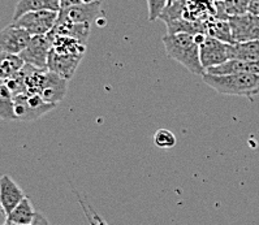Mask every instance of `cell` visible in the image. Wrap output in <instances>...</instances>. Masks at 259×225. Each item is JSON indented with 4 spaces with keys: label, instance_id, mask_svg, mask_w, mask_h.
I'll list each match as a JSON object with an SVG mask.
<instances>
[{
    "label": "cell",
    "instance_id": "obj_1",
    "mask_svg": "<svg viewBox=\"0 0 259 225\" xmlns=\"http://www.w3.org/2000/svg\"><path fill=\"white\" fill-rule=\"evenodd\" d=\"M163 44L168 58L180 63L190 73L195 76L206 73L199 60V43L195 35L188 33L167 34L163 37Z\"/></svg>",
    "mask_w": 259,
    "mask_h": 225
},
{
    "label": "cell",
    "instance_id": "obj_2",
    "mask_svg": "<svg viewBox=\"0 0 259 225\" xmlns=\"http://www.w3.org/2000/svg\"><path fill=\"white\" fill-rule=\"evenodd\" d=\"M203 82L222 95L251 98L259 94V76L250 73L208 74L202 76Z\"/></svg>",
    "mask_w": 259,
    "mask_h": 225
},
{
    "label": "cell",
    "instance_id": "obj_3",
    "mask_svg": "<svg viewBox=\"0 0 259 225\" xmlns=\"http://www.w3.org/2000/svg\"><path fill=\"white\" fill-rule=\"evenodd\" d=\"M16 121H33L51 112L58 104L47 103L39 94L22 93L13 98Z\"/></svg>",
    "mask_w": 259,
    "mask_h": 225
},
{
    "label": "cell",
    "instance_id": "obj_4",
    "mask_svg": "<svg viewBox=\"0 0 259 225\" xmlns=\"http://www.w3.org/2000/svg\"><path fill=\"white\" fill-rule=\"evenodd\" d=\"M58 13L54 11H35L22 15L20 19L12 21L13 25L25 29L31 37L35 35H47L55 26Z\"/></svg>",
    "mask_w": 259,
    "mask_h": 225
},
{
    "label": "cell",
    "instance_id": "obj_5",
    "mask_svg": "<svg viewBox=\"0 0 259 225\" xmlns=\"http://www.w3.org/2000/svg\"><path fill=\"white\" fill-rule=\"evenodd\" d=\"M233 42L242 43L259 40V17L246 12L228 19Z\"/></svg>",
    "mask_w": 259,
    "mask_h": 225
},
{
    "label": "cell",
    "instance_id": "obj_6",
    "mask_svg": "<svg viewBox=\"0 0 259 225\" xmlns=\"http://www.w3.org/2000/svg\"><path fill=\"white\" fill-rule=\"evenodd\" d=\"M52 47V38L47 35H35L31 37L26 49L20 54V58L25 64H30L35 68L47 69V59Z\"/></svg>",
    "mask_w": 259,
    "mask_h": 225
},
{
    "label": "cell",
    "instance_id": "obj_7",
    "mask_svg": "<svg viewBox=\"0 0 259 225\" xmlns=\"http://www.w3.org/2000/svg\"><path fill=\"white\" fill-rule=\"evenodd\" d=\"M228 44L212 37H206L199 44V60L204 70L226 63L229 60Z\"/></svg>",
    "mask_w": 259,
    "mask_h": 225
},
{
    "label": "cell",
    "instance_id": "obj_8",
    "mask_svg": "<svg viewBox=\"0 0 259 225\" xmlns=\"http://www.w3.org/2000/svg\"><path fill=\"white\" fill-rule=\"evenodd\" d=\"M82 58V54H70V52L55 51L51 49L47 59V69L69 81L76 73Z\"/></svg>",
    "mask_w": 259,
    "mask_h": 225
},
{
    "label": "cell",
    "instance_id": "obj_9",
    "mask_svg": "<svg viewBox=\"0 0 259 225\" xmlns=\"http://www.w3.org/2000/svg\"><path fill=\"white\" fill-rule=\"evenodd\" d=\"M102 4H78L61 8L58 13V22H69V24H93L102 12Z\"/></svg>",
    "mask_w": 259,
    "mask_h": 225
},
{
    "label": "cell",
    "instance_id": "obj_10",
    "mask_svg": "<svg viewBox=\"0 0 259 225\" xmlns=\"http://www.w3.org/2000/svg\"><path fill=\"white\" fill-rule=\"evenodd\" d=\"M31 39V35L16 25L11 24L0 30V50L13 55H20Z\"/></svg>",
    "mask_w": 259,
    "mask_h": 225
},
{
    "label": "cell",
    "instance_id": "obj_11",
    "mask_svg": "<svg viewBox=\"0 0 259 225\" xmlns=\"http://www.w3.org/2000/svg\"><path fill=\"white\" fill-rule=\"evenodd\" d=\"M25 197L26 195L22 192V189L10 174H3L0 177V207L4 215H10Z\"/></svg>",
    "mask_w": 259,
    "mask_h": 225
},
{
    "label": "cell",
    "instance_id": "obj_12",
    "mask_svg": "<svg viewBox=\"0 0 259 225\" xmlns=\"http://www.w3.org/2000/svg\"><path fill=\"white\" fill-rule=\"evenodd\" d=\"M92 24H69V22H58L50 31V37H69L79 40V42L88 43L90 35Z\"/></svg>",
    "mask_w": 259,
    "mask_h": 225
},
{
    "label": "cell",
    "instance_id": "obj_13",
    "mask_svg": "<svg viewBox=\"0 0 259 225\" xmlns=\"http://www.w3.org/2000/svg\"><path fill=\"white\" fill-rule=\"evenodd\" d=\"M208 74H231V73H250L259 76V60L242 61L228 60L218 67L206 70Z\"/></svg>",
    "mask_w": 259,
    "mask_h": 225
},
{
    "label": "cell",
    "instance_id": "obj_14",
    "mask_svg": "<svg viewBox=\"0 0 259 225\" xmlns=\"http://www.w3.org/2000/svg\"><path fill=\"white\" fill-rule=\"evenodd\" d=\"M61 8L60 0H19L13 12L12 21L20 19L22 15L35 11H54L59 12Z\"/></svg>",
    "mask_w": 259,
    "mask_h": 225
},
{
    "label": "cell",
    "instance_id": "obj_15",
    "mask_svg": "<svg viewBox=\"0 0 259 225\" xmlns=\"http://www.w3.org/2000/svg\"><path fill=\"white\" fill-rule=\"evenodd\" d=\"M229 60H259V40L228 44Z\"/></svg>",
    "mask_w": 259,
    "mask_h": 225
},
{
    "label": "cell",
    "instance_id": "obj_16",
    "mask_svg": "<svg viewBox=\"0 0 259 225\" xmlns=\"http://www.w3.org/2000/svg\"><path fill=\"white\" fill-rule=\"evenodd\" d=\"M35 211L31 204L30 199L28 197H25L17 206L13 208L12 212L7 216V220L11 222L19 225H30L34 219Z\"/></svg>",
    "mask_w": 259,
    "mask_h": 225
},
{
    "label": "cell",
    "instance_id": "obj_17",
    "mask_svg": "<svg viewBox=\"0 0 259 225\" xmlns=\"http://www.w3.org/2000/svg\"><path fill=\"white\" fill-rule=\"evenodd\" d=\"M206 26H207V35L208 37L217 38V39L222 40L224 43H229L233 44V38H232L231 26H229L228 20L217 19V17H210L206 21Z\"/></svg>",
    "mask_w": 259,
    "mask_h": 225
},
{
    "label": "cell",
    "instance_id": "obj_18",
    "mask_svg": "<svg viewBox=\"0 0 259 225\" xmlns=\"http://www.w3.org/2000/svg\"><path fill=\"white\" fill-rule=\"evenodd\" d=\"M24 60L19 55H13L0 50V79L7 81L12 78L22 67Z\"/></svg>",
    "mask_w": 259,
    "mask_h": 225
},
{
    "label": "cell",
    "instance_id": "obj_19",
    "mask_svg": "<svg viewBox=\"0 0 259 225\" xmlns=\"http://www.w3.org/2000/svg\"><path fill=\"white\" fill-rule=\"evenodd\" d=\"M13 98L15 95L6 83L0 86V119L4 121H16Z\"/></svg>",
    "mask_w": 259,
    "mask_h": 225
},
{
    "label": "cell",
    "instance_id": "obj_20",
    "mask_svg": "<svg viewBox=\"0 0 259 225\" xmlns=\"http://www.w3.org/2000/svg\"><path fill=\"white\" fill-rule=\"evenodd\" d=\"M154 143L159 149H172L176 145V137L168 129H159L154 134Z\"/></svg>",
    "mask_w": 259,
    "mask_h": 225
},
{
    "label": "cell",
    "instance_id": "obj_21",
    "mask_svg": "<svg viewBox=\"0 0 259 225\" xmlns=\"http://www.w3.org/2000/svg\"><path fill=\"white\" fill-rule=\"evenodd\" d=\"M168 0H147V10H149V21H155L160 19L163 11L167 7Z\"/></svg>",
    "mask_w": 259,
    "mask_h": 225
},
{
    "label": "cell",
    "instance_id": "obj_22",
    "mask_svg": "<svg viewBox=\"0 0 259 225\" xmlns=\"http://www.w3.org/2000/svg\"><path fill=\"white\" fill-rule=\"evenodd\" d=\"M93 3H103V0H60L61 8H65V7H70V6H78V4H93Z\"/></svg>",
    "mask_w": 259,
    "mask_h": 225
},
{
    "label": "cell",
    "instance_id": "obj_23",
    "mask_svg": "<svg viewBox=\"0 0 259 225\" xmlns=\"http://www.w3.org/2000/svg\"><path fill=\"white\" fill-rule=\"evenodd\" d=\"M247 12L259 17V0H249Z\"/></svg>",
    "mask_w": 259,
    "mask_h": 225
},
{
    "label": "cell",
    "instance_id": "obj_24",
    "mask_svg": "<svg viewBox=\"0 0 259 225\" xmlns=\"http://www.w3.org/2000/svg\"><path fill=\"white\" fill-rule=\"evenodd\" d=\"M30 225H50V222H49V220H47L46 217L42 215V213L35 212V215H34V219H33V221H31Z\"/></svg>",
    "mask_w": 259,
    "mask_h": 225
},
{
    "label": "cell",
    "instance_id": "obj_25",
    "mask_svg": "<svg viewBox=\"0 0 259 225\" xmlns=\"http://www.w3.org/2000/svg\"><path fill=\"white\" fill-rule=\"evenodd\" d=\"M3 225H19V224H15V222H11L8 221V220H6V222H4Z\"/></svg>",
    "mask_w": 259,
    "mask_h": 225
},
{
    "label": "cell",
    "instance_id": "obj_26",
    "mask_svg": "<svg viewBox=\"0 0 259 225\" xmlns=\"http://www.w3.org/2000/svg\"><path fill=\"white\" fill-rule=\"evenodd\" d=\"M175 2H181V0H168V3H175Z\"/></svg>",
    "mask_w": 259,
    "mask_h": 225
},
{
    "label": "cell",
    "instance_id": "obj_27",
    "mask_svg": "<svg viewBox=\"0 0 259 225\" xmlns=\"http://www.w3.org/2000/svg\"><path fill=\"white\" fill-rule=\"evenodd\" d=\"M3 83H4V81H3V79H0V86L3 85Z\"/></svg>",
    "mask_w": 259,
    "mask_h": 225
}]
</instances>
